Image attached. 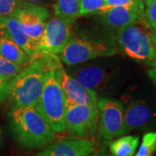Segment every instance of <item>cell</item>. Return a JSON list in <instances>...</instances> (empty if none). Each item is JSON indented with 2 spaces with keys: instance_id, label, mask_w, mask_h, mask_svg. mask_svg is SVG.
Segmentation results:
<instances>
[{
  "instance_id": "cell-1",
  "label": "cell",
  "mask_w": 156,
  "mask_h": 156,
  "mask_svg": "<svg viewBox=\"0 0 156 156\" xmlns=\"http://www.w3.org/2000/svg\"><path fill=\"white\" fill-rule=\"evenodd\" d=\"M116 37L110 30H79L71 33L64 49L59 54L62 62L77 65L118 53Z\"/></svg>"
},
{
  "instance_id": "cell-26",
  "label": "cell",
  "mask_w": 156,
  "mask_h": 156,
  "mask_svg": "<svg viewBox=\"0 0 156 156\" xmlns=\"http://www.w3.org/2000/svg\"><path fill=\"white\" fill-rule=\"evenodd\" d=\"M152 67L147 70V74L151 78V80L154 82V83L156 86V61L151 64Z\"/></svg>"
},
{
  "instance_id": "cell-28",
  "label": "cell",
  "mask_w": 156,
  "mask_h": 156,
  "mask_svg": "<svg viewBox=\"0 0 156 156\" xmlns=\"http://www.w3.org/2000/svg\"><path fill=\"white\" fill-rule=\"evenodd\" d=\"M23 2H29V3H34V4H38V3H45L49 1H54V0H22Z\"/></svg>"
},
{
  "instance_id": "cell-4",
  "label": "cell",
  "mask_w": 156,
  "mask_h": 156,
  "mask_svg": "<svg viewBox=\"0 0 156 156\" xmlns=\"http://www.w3.org/2000/svg\"><path fill=\"white\" fill-rule=\"evenodd\" d=\"M118 49L125 56L151 65L156 61L155 46L151 39V27L141 17L116 31Z\"/></svg>"
},
{
  "instance_id": "cell-9",
  "label": "cell",
  "mask_w": 156,
  "mask_h": 156,
  "mask_svg": "<svg viewBox=\"0 0 156 156\" xmlns=\"http://www.w3.org/2000/svg\"><path fill=\"white\" fill-rule=\"evenodd\" d=\"M53 71L64 93L68 104H97L98 95L84 88L76 78L66 71L58 56L55 60Z\"/></svg>"
},
{
  "instance_id": "cell-3",
  "label": "cell",
  "mask_w": 156,
  "mask_h": 156,
  "mask_svg": "<svg viewBox=\"0 0 156 156\" xmlns=\"http://www.w3.org/2000/svg\"><path fill=\"white\" fill-rule=\"evenodd\" d=\"M9 119L15 139L25 148H42L56 139L55 131L37 107L11 108Z\"/></svg>"
},
{
  "instance_id": "cell-25",
  "label": "cell",
  "mask_w": 156,
  "mask_h": 156,
  "mask_svg": "<svg viewBox=\"0 0 156 156\" xmlns=\"http://www.w3.org/2000/svg\"><path fill=\"white\" fill-rule=\"evenodd\" d=\"M107 4L111 7L114 6H119V5H128L132 3L134 0H105Z\"/></svg>"
},
{
  "instance_id": "cell-19",
  "label": "cell",
  "mask_w": 156,
  "mask_h": 156,
  "mask_svg": "<svg viewBox=\"0 0 156 156\" xmlns=\"http://www.w3.org/2000/svg\"><path fill=\"white\" fill-rule=\"evenodd\" d=\"M111 6L105 0H80V15H102Z\"/></svg>"
},
{
  "instance_id": "cell-13",
  "label": "cell",
  "mask_w": 156,
  "mask_h": 156,
  "mask_svg": "<svg viewBox=\"0 0 156 156\" xmlns=\"http://www.w3.org/2000/svg\"><path fill=\"white\" fill-rule=\"evenodd\" d=\"M145 2L134 0L124 5L114 6L101 16V23L110 30H119L144 17Z\"/></svg>"
},
{
  "instance_id": "cell-30",
  "label": "cell",
  "mask_w": 156,
  "mask_h": 156,
  "mask_svg": "<svg viewBox=\"0 0 156 156\" xmlns=\"http://www.w3.org/2000/svg\"><path fill=\"white\" fill-rule=\"evenodd\" d=\"M89 156H99V152H94Z\"/></svg>"
},
{
  "instance_id": "cell-5",
  "label": "cell",
  "mask_w": 156,
  "mask_h": 156,
  "mask_svg": "<svg viewBox=\"0 0 156 156\" xmlns=\"http://www.w3.org/2000/svg\"><path fill=\"white\" fill-rule=\"evenodd\" d=\"M36 107L56 134L64 132V116L67 101L53 69L46 79L44 88Z\"/></svg>"
},
{
  "instance_id": "cell-20",
  "label": "cell",
  "mask_w": 156,
  "mask_h": 156,
  "mask_svg": "<svg viewBox=\"0 0 156 156\" xmlns=\"http://www.w3.org/2000/svg\"><path fill=\"white\" fill-rule=\"evenodd\" d=\"M156 152V131L146 133L137 153L134 156H154Z\"/></svg>"
},
{
  "instance_id": "cell-31",
  "label": "cell",
  "mask_w": 156,
  "mask_h": 156,
  "mask_svg": "<svg viewBox=\"0 0 156 156\" xmlns=\"http://www.w3.org/2000/svg\"><path fill=\"white\" fill-rule=\"evenodd\" d=\"M99 156H109L107 154H103V153H99Z\"/></svg>"
},
{
  "instance_id": "cell-11",
  "label": "cell",
  "mask_w": 156,
  "mask_h": 156,
  "mask_svg": "<svg viewBox=\"0 0 156 156\" xmlns=\"http://www.w3.org/2000/svg\"><path fill=\"white\" fill-rule=\"evenodd\" d=\"M14 17L18 20L24 32L38 45L44 33L45 23L50 18L49 11L44 6L23 1Z\"/></svg>"
},
{
  "instance_id": "cell-6",
  "label": "cell",
  "mask_w": 156,
  "mask_h": 156,
  "mask_svg": "<svg viewBox=\"0 0 156 156\" xmlns=\"http://www.w3.org/2000/svg\"><path fill=\"white\" fill-rule=\"evenodd\" d=\"M97 104H68L64 116V132L81 138L92 139L97 132Z\"/></svg>"
},
{
  "instance_id": "cell-24",
  "label": "cell",
  "mask_w": 156,
  "mask_h": 156,
  "mask_svg": "<svg viewBox=\"0 0 156 156\" xmlns=\"http://www.w3.org/2000/svg\"><path fill=\"white\" fill-rule=\"evenodd\" d=\"M13 80L14 79L9 80L0 77V105L3 104L8 98H10Z\"/></svg>"
},
{
  "instance_id": "cell-8",
  "label": "cell",
  "mask_w": 156,
  "mask_h": 156,
  "mask_svg": "<svg viewBox=\"0 0 156 156\" xmlns=\"http://www.w3.org/2000/svg\"><path fill=\"white\" fill-rule=\"evenodd\" d=\"M72 23L68 19L56 16L49 18L37 45L39 51L44 55L58 56L70 38Z\"/></svg>"
},
{
  "instance_id": "cell-7",
  "label": "cell",
  "mask_w": 156,
  "mask_h": 156,
  "mask_svg": "<svg viewBox=\"0 0 156 156\" xmlns=\"http://www.w3.org/2000/svg\"><path fill=\"white\" fill-rule=\"evenodd\" d=\"M98 137L103 141H109L124 132V106L122 101L110 98H99Z\"/></svg>"
},
{
  "instance_id": "cell-27",
  "label": "cell",
  "mask_w": 156,
  "mask_h": 156,
  "mask_svg": "<svg viewBox=\"0 0 156 156\" xmlns=\"http://www.w3.org/2000/svg\"><path fill=\"white\" fill-rule=\"evenodd\" d=\"M151 39L154 45L156 47V28H151Z\"/></svg>"
},
{
  "instance_id": "cell-12",
  "label": "cell",
  "mask_w": 156,
  "mask_h": 156,
  "mask_svg": "<svg viewBox=\"0 0 156 156\" xmlns=\"http://www.w3.org/2000/svg\"><path fill=\"white\" fill-rule=\"evenodd\" d=\"M69 73L84 88L98 95V92L106 90L110 85L114 70L106 65L89 63L71 69Z\"/></svg>"
},
{
  "instance_id": "cell-32",
  "label": "cell",
  "mask_w": 156,
  "mask_h": 156,
  "mask_svg": "<svg viewBox=\"0 0 156 156\" xmlns=\"http://www.w3.org/2000/svg\"><path fill=\"white\" fill-rule=\"evenodd\" d=\"M155 50H156V47H155Z\"/></svg>"
},
{
  "instance_id": "cell-18",
  "label": "cell",
  "mask_w": 156,
  "mask_h": 156,
  "mask_svg": "<svg viewBox=\"0 0 156 156\" xmlns=\"http://www.w3.org/2000/svg\"><path fill=\"white\" fill-rule=\"evenodd\" d=\"M56 17L74 21L80 17V0H56L54 5Z\"/></svg>"
},
{
  "instance_id": "cell-23",
  "label": "cell",
  "mask_w": 156,
  "mask_h": 156,
  "mask_svg": "<svg viewBox=\"0 0 156 156\" xmlns=\"http://www.w3.org/2000/svg\"><path fill=\"white\" fill-rule=\"evenodd\" d=\"M144 17L151 28H156V0H146Z\"/></svg>"
},
{
  "instance_id": "cell-16",
  "label": "cell",
  "mask_w": 156,
  "mask_h": 156,
  "mask_svg": "<svg viewBox=\"0 0 156 156\" xmlns=\"http://www.w3.org/2000/svg\"><path fill=\"white\" fill-rule=\"evenodd\" d=\"M0 55L7 60L25 68L32 62L28 54L15 42L0 34Z\"/></svg>"
},
{
  "instance_id": "cell-2",
  "label": "cell",
  "mask_w": 156,
  "mask_h": 156,
  "mask_svg": "<svg viewBox=\"0 0 156 156\" xmlns=\"http://www.w3.org/2000/svg\"><path fill=\"white\" fill-rule=\"evenodd\" d=\"M56 56L41 54L14 78L10 95L11 108L37 105Z\"/></svg>"
},
{
  "instance_id": "cell-10",
  "label": "cell",
  "mask_w": 156,
  "mask_h": 156,
  "mask_svg": "<svg viewBox=\"0 0 156 156\" xmlns=\"http://www.w3.org/2000/svg\"><path fill=\"white\" fill-rule=\"evenodd\" d=\"M124 132L156 128V106L149 101L131 99L124 105Z\"/></svg>"
},
{
  "instance_id": "cell-15",
  "label": "cell",
  "mask_w": 156,
  "mask_h": 156,
  "mask_svg": "<svg viewBox=\"0 0 156 156\" xmlns=\"http://www.w3.org/2000/svg\"><path fill=\"white\" fill-rule=\"evenodd\" d=\"M0 34L19 45L31 60L37 58L42 54L39 51L37 44L24 32L18 20L14 16L0 17Z\"/></svg>"
},
{
  "instance_id": "cell-21",
  "label": "cell",
  "mask_w": 156,
  "mask_h": 156,
  "mask_svg": "<svg viewBox=\"0 0 156 156\" xmlns=\"http://www.w3.org/2000/svg\"><path fill=\"white\" fill-rule=\"evenodd\" d=\"M23 69V67L7 60L0 55V77L14 79Z\"/></svg>"
},
{
  "instance_id": "cell-29",
  "label": "cell",
  "mask_w": 156,
  "mask_h": 156,
  "mask_svg": "<svg viewBox=\"0 0 156 156\" xmlns=\"http://www.w3.org/2000/svg\"><path fill=\"white\" fill-rule=\"evenodd\" d=\"M3 142H4V131L2 127L0 126V147L3 145Z\"/></svg>"
},
{
  "instance_id": "cell-17",
  "label": "cell",
  "mask_w": 156,
  "mask_h": 156,
  "mask_svg": "<svg viewBox=\"0 0 156 156\" xmlns=\"http://www.w3.org/2000/svg\"><path fill=\"white\" fill-rule=\"evenodd\" d=\"M140 137L137 135H125L109 142L112 156H134L138 148Z\"/></svg>"
},
{
  "instance_id": "cell-14",
  "label": "cell",
  "mask_w": 156,
  "mask_h": 156,
  "mask_svg": "<svg viewBox=\"0 0 156 156\" xmlns=\"http://www.w3.org/2000/svg\"><path fill=\"white\" fill-rule=\"evenodd\" d=\"M95 150L93 140L76 137L51 142L34 156H89Z\"/></svg>"
},
{
  "instance_id": "cell-22",
  "label": "cell",
  "mask_w": 156,
  "mask_h": 156,
  "mask_svg": "<svg viewBox=\"0 0 156 156\" xmlns=\"http://www.w3.org/2000/svg\"><path fill=\"white\" fill-rule=\"evenodd\" d=\"M22 3V0H0V17L14 16Z\"/></svg>"
}]
</instances>
